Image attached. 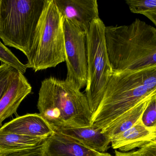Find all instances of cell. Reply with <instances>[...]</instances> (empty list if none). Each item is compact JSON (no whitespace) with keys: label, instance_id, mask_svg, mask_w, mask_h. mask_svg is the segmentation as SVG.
<instances>
[{"label":"cell","instance_id":"cell-1","mask_svg":"<svg viewBox=\"0 0 156 156\" xmlns=\"http://www.w3.org/2000/svg\"><path fill=\"white\" fill-rule=\"evenodd\" d=\"M156 90V66L113 72L100 103L91 112V126L102 131Z\"/></svg>","mask_w":156,"mask_h":156},{"label":"cell","instance_id":"cell-2","mask_svg":"<svg viewBox=\"0 0 156 156\" xmlns=\"http://www.w3.org/2000/svg\"><path fill=\"white\" fill-rule=\"evenodd\" d=\"M113 72L135 71L156 66V28L136 19L127 25L105 27Z\"/></svg>","mask_w":156,"mask_h":156},{"label":"cell","instance_id":"cell-3","mask_svg":"<svg viewBox=\"0 0 156 156\" xmlns=\"http://www.w3.org/2000/svg\"><path fill=\"white\" fill-rule=\"evenodd\" d=\"M37 107L53 130L91 126V114L85 94L66 80L54 77L41 82Z\"/></svg>","mask_w":156,"mask_h":156},{"label":"cell","instance_id":"cell-4","mask_svg":"<svg viewBox=\"0 0 156 156\" xmlns=\"http://www.w3.org/2000/svg\"><path fill=\"white\" fill-rule=\"evenodd\" d=\"M63 18L54 0H46L27 58V68L35 72L65 62Z\"/></svg>","mask_w":156,"mask_h":156},{"label":"cell","instance_id":"cell-5","mask_svg":"<svg viewBox=\"0 0 156 156\" xmlns=\"http://www.w3.org/2000/svg\"><path fill=\"white\" fill-rule=\"evenodd\" d=\"M46 2V0H2L0 39L5 45L14 48L28 56Z\"/></svg>","mask_w":156,"mask_h":156},{"label":"cell","instance_id":"cell-6","mask_svg":"<svg viewBox=\"0 0 156 156\" xmlns=\"http://www.w3.org/2000/svg\"><path fill=\"white\" fill-rule=\"evenodd\" d=\"M105 25L95 19L87 31V81L85 95L91 112L99 104L112 74L106 47Z\"/></svg>","mask_w":156,"mask_h":156},{"label":"cell","instance_id":"cell-7","mask_svg":"<svg viewBox=\"0 0 156 156\" xmlns=\"http://www.w3.org/2000/svg\"><path fill=\"white\" fill-rule=\"evenodd\" d=\"M66 80L80 89L87 81V30L76 22L64 18Z\"/></svg>","mask_w":156,"mask_h":156},{"label":"cell","instance_id":"cell-8","mask_svg":"<svg viewBox=\"0 0 156 156\" xmlns=\"http://www.w3.org/2000/svg\"><path fill=\"white\" fill-rule=\"evenodd\" d=\"M63 18L76 22L88 31L91 23L100 18L96 0H54Z\"/></svg>","mask_w":156,"mask_h":156},{"label":"cell","instance_id":"cell-9","mask_svg":"<svg viewBox=\"0 0 156 156\" xmlns=\"http://www.w3.org/2000/svg\"><path fill=\"white\" fill-rule=\"evenodd\" d=\"M4 132L46 139L55 131L39 114H28L19 116L0 128Z\"/></svg>","mask_w":156,"mask_h":156},{"label":"cell","instance_id":"cell-10","mask_svg":"<svg viewBox=\"0 0 156 156\" xmlns=\"http://www.w3.org/2000/svg\"><path fill=\"white\" fill-rule=\"evenodd\" d=\"M43 153L44 156H107L109 154L89 149L56 131L45 140Z\"/></svg>","mask_w":156,"mask_h":156},{"label":"cell","instance_id":"cell-11","mask_svg":"<svg viewBox=\"0 0 156 156\" xmlns=\"http://www.w3.org/2000/svg\"><path fill=\"white\" fill-rule=\"evenodd\" d=\"M32 87L23 74L18 71L8 89L0 100V125L15 113L23 100L32 92Z\"/></svg>","mask_w":156,"mask_h":156},{"label":"cell","instance_id":"cell-12","mask_svg":"<svg viewBox=\"0 0 156 156\" xmlns=\"http://www.w3.org/2000/svg\"><path fill=\"white\" fill-rule=\"evenodd\" d=\"M156 138V131H153L144 126L139 121L124 132L117 135L111 140L113 149L120 152H128L151 143Z\"/></svg>","mask_w":156,"mask_h":156},{"label":"cell","instance_id":"cell-13","mask_svg":"<svg viewBox=\"0 0 156 156\" xmlns=\"http://www.w3.org/2000/svg\"><path fill=\"white\" fill-rule=\"evenodd\" d=\"M67 136L89 149L101 153H105L111 144L110 137L101 130L93 126L66 128L57 130Z\"/></svg>","mask_w":156,"mask_h":156},{"label":"cell","instance_id":"cell-14","mask_svg":"<svg viewBox=\"0 0 156 156\" xmlns=\"http://www.w3.org/2000/svg\"><path fill=\"white\" fill-rule=\"evenodd\" d=\"M149 98L150 97L124 114L101 132L112 140L115 136L132 128L141 119Z\"/></svg>","mask_w":156,"mask_h":156},{"label":"cell","instance_id":"cell-15","mask_svg":"<svg viewBox=\"0 0 156 156\" xmlns=\"http://www.w3.org/2000/svg\"><path fill=\"white\" fill-rule=\"evenodd\" d=\"M45 139L4 132L0 130V154L34 147Z\"/></svg>","mask_w":156,"mask_h":156},{"label":"cell","instance_id":"cell-16","mask_svg":"<svg viewBox=\"0 0 156 156\" xmlns=\"http://www.w3.org/2000/svg\"><path fill=\"white\" fill-rule=\"evenodd\" d=\"M145 127L151 131H156V94L150 96L141 117Z\"/></svg>","mask_w":156,"mask_h":156},{"label":"cell","instance_id":"cell-17","mask_svg":"<svg viewBox=\"0 0 156 156\" xmlns=\"http://www.w3.org/2000/svg\"><path fill=\"white\" fill-rule=\"evenodd\" d=\"M0 61L13 68L23 74L25 73L27 67L6 46L0 41Z\"/></svg>","mask_w":156,"mask_h":156},{"label":"cell","instance_id":"cell-18","mask_svg":"<svg viewBox=\"0 0 156 156\" xmlns=\"http://www.w3.org/2000/svg\"><path fill=\"white\" fill-rule=\"evenodd\" d=\"M17 71L5 63L0 65V100L4 95L17 74Z\"/></svg>","mask_w":156,"mask_h":156},{"label":"cell","instance_id":"cell-19","mask_svg":"<svg viewBox=\"0 0 156 156\" xmlns=\"http://www.w3.org/2000/svg\"><path fill=\"white\" fill-rule=\"evenodd\" d=\"M129 9L134 13L141 14L156 10V0H126Z\"/></svg>","mask_w":156,"mask_h":156},{"label":"cell","instance_id":"cell-20","mask_svg":"<svg viewBox=\"0 0 156 156\" xmlns=\"http://www.w3.org/2000/svg\"><path fill=\"white\" fill-rule=\"evenodd\" d=\"M44 142V141L40 144L32 148L1 154L0 156H44L43 153Z\"/></svg>","mask_w":156,"mask_h":156},{"label":"cell","instance_id":"cell-21","mask_svg":"<svg viewBox=\"0 0 156 156\" xmlns=\"http://www.w3.org/2000/svg\"><path fill=\"white\" fill-rule=\"evenodd\" d=\"M140 156H156V143L151 142L138 149Z\"/></svg>","mask_w":156,"mask_h":156},{"label":"cell","instance_id":"cell-22","mask_svg":"<svg viewBox=\"0 0 156 156\" xmlns=\"http://www.w3.org/2000/svg\"><path fill=\"white\" fill-rule=\"evenodd\" d=\"M111 156H140L138 150L128 152H122L115 150L114 155Z\"/></svg>","mask_w":156,"mask_h":156},{"label":"cell","instance_id":"cell-23","mask_svg":"<svg viewBox=\"0 0 156 156\" xmlns=\"http://www.w3.org/2000/svg\"><path fill=\"white\" fill-rule=\"evenodd\" d=\"M151 20L156 27V10L151 12H145L142 14Z\"/></svg>","mask_w":156,"mask_h":156},{"label":"cell","instance_id":"cell-24","mask_svg":"<svg viewBox=\"0 0 156 156\" xmlns=\"http://www.w3.org/2000/svg\"><path fill=\"white\" fill-rule=\"evenodd\" d=\"M152 142H154V143H156V138L154 140V141H152Z\"/></svg>","mask_w":156,"mask_h":156},{"label":"cell","instance_id":"cell-25","mask_svg":"<svg viewBox=\"0 0 156 156\" xmlns=\"http://www.w3.org/2000/svg\"><path fill=\"white\" fill-rule=\"evenodd\" d=\"M1 2H2V0H0V11H1Z\"/></svg>","mask_w":156,"mask_h":156},{"label":"cell","instance_id":"cell-26","mask_svg":"<svg viewBox=\"0 0 156 156\" xmlns=\"http://www.w3.org/2000/svg\"><path fill=\"white\" fill-rule=\"evenodd\" d=\"M112 155H111V154H109V155H107V156H111Z\"/></svg>","mask_w":156,"mask_h":156},{"label":"cell","instance_id":"cell-27","mask_svg":"<svg viewBox=\"0 0 156 156\" xmlns=\"http://www.w3.org/2000/svg\"><path fill=\"white\" fill-rule=\"evenodd\" d=\"M156 94V91L155 92V93H154V94Z\"/></svg>","mask_w":156,"mask_h":156}]
</instances>
